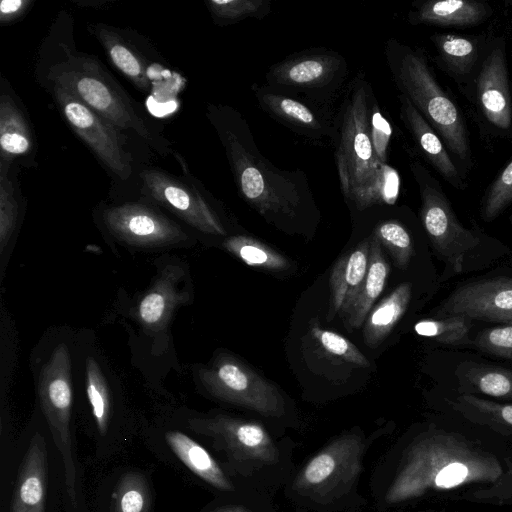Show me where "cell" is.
I'll return each mask as SVG.
<instances>
[{"mask_svg":"<svg viewBox=\"0 0 512 512\" xmlns=\"http://www.w3.org/2000/svg\"><path fill=\"white\" fill-rule=\"evenodd\" d=\"M73 24L61 12L52 25L37 57L38 83L62 86L122 132L136 134L161 156L172 154L169 141L98 57L77 49Z\"/></svg>","mask_w":512,"mask_h":512,"instance_id":"6da1fadb","label":"cell"},{"mask_svg":"<svg viewBox=\"0 0 512 512\" xmlns=\"http://www.w3.org/2000/svg\"><path fill=\"white\" fill-rule=\"evenodd\" d=\"M206 116L224 149L239 194L260 215L276 223L294 222L314 206L305 173L281 170L266 159L240 112L229 105L208 104Z\"/></svg>","mask_w":512,"mask_h":512,"instance_id":"7a4b0ae2","label":"cell"},{"mask_svg":"<svg viewBox=\"0 0 512 512\" xmlns=\"http://www.w3.org/2000/svg\"><path fill=\"white\" fill-rule=\"evenodd\" d=\"M410 168L420 192L423 228L444 263L441 281L484 269L510 254L497 239L462 225L441 185L421 163L413 161Z\"/></svg>","mask_w":512,"mask_h":512,"instance_id":"3957f363","label":"cell"},{"mask_svg":"<svg viewBox=\"0 0 512 512\" xmlns=\"http://www.w3.org/2000/svg\"><path fill=\"white\" fill-rule=\"evenodd\" d=\"M386 58L400 94L432 126L448 152L463 164H469L471 150L464 118L437 82L424 53L390 39L386 45Z\"/></svg>","mask_w":512,"mask_h":512,"instance_id":"277c9868","label":"cell"},{"mask_svg":"<svg viewBox=\"0 0 512 512\" xmlns=\"http://www.w3.org/2000/svg\"><path fill=\"white\" fill-rule=\"evenodd\" d=\"M371 88L364 79L354 82L344 100L338 123L336 165L344 196L358 207L384 179L391 167L374 153L368 123Z\"/></svg>","mask_w":512,"mask_h":512,"instance_id":"5b68a950","label":"cell"},{"mask_svg":"<svg viewBox=\"0 0 512 512\" xmlns=\"http://www.w3.org/2000/svg\"><path fill=\"white\" fill-rule=\"evenodd\" d=\"M65 122L117 185L133 184L137 167L126 134L62 86L43 82Z\"/></svg>","mask_w":512,"mask_h":512,"instance_id":"8992f818","label":"cell"},{"mask_svg":"<svg viewBox=\"0 0 512 512\" xmlns=\"http://www.w3.org/2000/svg\"><path fill=\"white\" fill-rule=\"evenodd\" d=\"M172 155L181 166L183 178L157 167L138 168L133 182L138 199L167 210L200 232L225 236V227L202 191L203 187L191 175L183 158L175 151Z\"/></svg>","mask_w":512,"mask_h":512,"instance_id":"52a82bcc","label":"cell"},{"mask_svg":"<svg viewBox=\"0 0 512 512\" xmlns=\"http://www.w3.org/2000/svg\"><path fill=\"white\" fill-rule=\"evenodd\" d=\"M38 394L53 441L62 457L67 494L75 506L77 468L70 430L73 390L71 358L66 344L57 345L43 366Z\"/></svg>","mask_w":512,"mask_h":512,"instance_id":"ba28073f","label":"cell"},{"mask_svg":"<svg viewBox=\"0 0 512 512\" xmlns=\"http://www.w3.org/2000/svg\"><path fill=\"white\" fill-rule=\"evenodd\" d=\"M199 378L205 389L220 400L264 416L284 413L285 402L277 387L235 357L219 355L209 367L200 369Z\"/></svg>","mask_w":512,"mask_h":512,"instance_id":"9c48e42d","label":"cell"},{"mask_svg":"<svg viewBox=\"0 0 512 512\" xmlns=\"http://www.w3.org/2000/svg\"><path fill=\"white\" fill-rule=\"evenodd\" d=\"M189 429L210 437L237 468L255 470L276 464L279 451L262 425L229 415L191 418Z\"/></svg>","mask_w":512,"mask_h":512,"instance_id":"30bf717a","label":"cell"},{"mask_svg":"<svg viewBox=\"0 0 512 512\" xmlns=\"http://www.w3.org/2000/svg\"><path fill=\"white\" fill-rule=\"evenodd\" d=\"M363 452L360 436H341L303 467L295 479L294 489L318 502L340 495L355 482Z\"/></svg>","mask_w":512,"mask_h":512,"instance_id":"8fae6325","label":"cell"},{"mask_svg":"<svg viewBox=\"0 0 512 512\" xmlns=\"http://www.w3.org/2000/svg\"><path fill=\"white\" fill-rule=\"evenodd\" d=\"M100 217L107 232L131 246L164 247L187 239L186 232L178 223L159 207L142 199L105 205Z\"/></svg>","mask_w":512,"mask_h":512,"instance_id":"7c38bea8","label":"cell"},{"mask_svg":"<svg viewBox=\"0 0 512 512\" xmlns=\"http://www.w3.org/2000/svg\"><path fill=\"white\" fill-rule=\"evenodd\" d=\"M89 31L112 65L140 92L152 94L160 82L168 81L169 71L161 57L136 32L105 23L90 24Z\"/></svg>","mask_w":512,"mask_h":512,"instance_id":"4fadbf2b","label":"cell"},{"mask_svg":"<svg viewBox=\"0 0 512 512\" xmlns=\"http://www.w3.org/2000/svg\"><path fill=\"white\" fill-rule=\"evenodd\" d=\"M452 315L512 325V275L475 278L458 285L435 308L432 317Z\"/></svg>","mask_w":512,"mask_h":512,"instance_id":"5bb4252c","label":"cell"},{"mask_svg":"<svg viewBox=\"0 0 512 512\" xmlns=\"http://www.w3.org/2000/svg\"><path fill=\"white\" fill-rule=\"evenodd\" d=\"M472 92L481 113L494 128L501 131L511 128L512 100L504 40L490 41Z\"/></svg>","mask_w":512,"mask_h":512,"instance_id":"9a60e30c","label":"cell"},{"mask_svg":"<svg viewBox=\"0 0 512 512\" xmlns=\"http://www.w3.org/2000/svg\"><path fill=\"white\" fill-rule=\"evenodd\" d=\"M346 70L344 58L320 50L289 57L273 65L266 74L268 86L276 90L314 91L339 81Z\"/></svg>","mask_w":512,"mask_h":512,"instance_id":"2e32d148","label":"cell"},{"mask_svg":"<svg viewBox=\"0 0 512 512\" xmlns=\"http://www.w3.org/2000/svg\"><path fill=\"white\" fill-rule=\"evenodd\" d=\"M37 151L32 123L10 83L0 82V168L32 167Z\"/></svg>","mask_w":512,"mask_h":512,"instance_id":"e0dca14e","label":"cell"},{"mask_svg":"<svg viewBox=\"0 0 512 512\" xmlns=\"http://www.w3.org/2000/svg\"><path fill=\"white\" fill-rule=\"evenodd\" d=\"M438 66L455 82L473 90L474 81L491 40L482 37L436 34L431 37Z\"/></svg>","mask_w":512,"mask_h":512,"instance_id":"ac0fdd59","label":"cell"},{"mask_svg":"<svg viewBox=\"0 0 512 512\" xmlns=\"http://www.w3.org/2000/svg\"><path fill=\"white\" fill-rule=\"evenodd\" d=\"M252 90L266 113L297 133L315 139L331 135L327 121L311 105L269 86L254 85Z\"/></svg>","mask_w":512,"mask_h":512,"instance_id":"d6986e66","label":"cell"},{"mask_svg":"<svg viewBox=\"0 0 512 512\" xmlns=\"http://www.w3.org/2000/svg\"><path fill=\"white\" fill-rule=\"evenodd\" d=\"M184 270L165 267L136 307V319L147 330L157 332L169 322L177 307L188 300L186 291L178 287Z\"/></svg>","mask_w":512,"mask_h":512,"instance_id":"ffe728a7","label":"cell"},{"mask_svg":"<svg viewBox=\"0 0 512 512\" xmlns=\"http://www.w3.org/2000/svg\"><path fill=\"white\" fill-rule=\"evenodd\" d=\"M47 476L46 443L35 434L20 465L10 512H44Z\"/></svg>","mask_w":512,"mask_h":512,"instance_id":"44dd1931","label":"cell"},{"mask_svg":"<svg viewBox=\"0 0 512 512\" xmlns=\"http://www.w3.org/2000/svg\"><path fill=\"white\" fill-rule=\"evenodd\" d=\"M398 99L400 117L426 160L453 187L465 189L466 181L436 131L404 95Z\"/></svg>","mask_w":512,"mask_h":512,"instance_id":"7402d4cb","label":"cell"},{"mask_svg":"<svg viewBox=\"0 0 512 512\" xmlns=\"http://www.w3.org/2000/svg\"><path fill=\"white\" fill-rule=\"evenodd\" d=\"M450 379L457 393L512 400V369L466 359L452 367Z\"/></svg>","mask_w":512,"mask_h":512,"instance_id":"603a6c76","label":"cell"},{"mask_svg":"<svg viewBox=\"0 0 512 512\" xmlns=\"http://www.w3.org/2000/svg\"><path fill=\"white\" fill-rule=\"evenodd\" d=\"M369 255L370 237L343 255L334 265L330 276L329 321L348 307L355 297L366 277Z\"/></svg>","mask_w":512,"mask_h":512,"instance_id":"cb8c5ba5","label":"cell"},{"mask_svg":"<svg viewBox=\"0 0 512 512\" xmlns=\"http://www.w3.org/2000/svg\"><path fill=\"white\" fill-rule=\"evenodd\" d=\"M491 13V7L485 2L440 0L420 4L409 13L408 19L412 24L471 27L485 21Z\"/></svg>","mask_w":512,"mask_h":512,"instance_id":"d4e9b609","label":"cell"},{"mask_svg":"<svg viewBox=\"0 0 512 512\" xmlns=\"http://www.w3.org/2000/svg\"><path fill=\"white\" fill-rule=\"evenodd\" d=\"M389 264L382 246L371 235L370 255L366 277L351 303L341 311L347 328H359L367 318L374 302L383 291L389 275Z\"/></svg>","mask_w":512,"mask_h":512,"instance_id":"484cf974","label":"cell"},{"mask_svg":"<svg viewBox=\"0 0 512 512\" xmlns=\"http://www.w3.org/2000/svg\"><path fill=\"white\" fill-rule=\"evenodd\" d=\"M165 441L176 457L203 481L222 491L234 490L215 459L194 439L178 430H170L165 433Z\"/></svg>","mask_w":512,"mask_h":512,"instance_id":"4316f807","label":"cell"},{"mask_svg":"<svg viewBox=\"0 0 512 512\" xmlns=\"http://www.w3.org/2000/svg\"><path fill=\"white\" fill-rule=\"evenodd\" d=\"M412 298V284L403 282L370 312L363 328V339L370 347H376L391 333L404 316Z\"/></svg>","mask_w":512,"mask_h":512,"instance_id":"83f0119b","label":"cell"},{"mask_svg":"<svg viewBox=\"0 0 512 512\" xmlns=\"http://www.w3.org/2000/svg\"><path fill=\"white\" fill-rule=\"evenodd\" d=\"M448 394L445 401L464 418L512 434V404L499 403L473 394Z\"/></svg>","mask_w":512,"mask_h":512,"instance_id":"f1b7e54d","label":"cell"},{"mask_svg":"<svg viewBox=\"0 0 512 512\" xmlns=\"http://www.w3.org/2000/svg\"><path fill=\"white\" fill-rule=\"evenodd\" d=\"M474 323L460 315L432 317L418 321L414 330L418 335L446 346L473 349Z\"/></svg>","mask_w":512,"mask_h":512,"instance_id":"f546056e","label":"cell"},{"mask_svg":"<svg viewBox=\"0 0 512 512\" xmlns=\"http://www.w3.org/2000/svg\"><path fill=\"white\" fill-rule=\"evenodd\" d=\"M224 248L251 267L281 271L289 267L288 259L265 243L246 235L228 237Z\"/></svg>","mask_w":512,"mask_h":512,"instance_id":"4dcf8cb0","label":"cell"},{"mask_svg":"<svg viewBox=\"0 0 512 512\" xmlns=\"http://www.w3.org/2000/svg\"><path fill=\"white\" fill-rule=\"evenodd\" d=\"M86 393L101 435H105L111 416V396L106 378L93 357L86 359Z\"/></svg>","mask_w":512,"mask_h":512,"instance_id":"1f68e13d","label":"cell"},{"mask_svg":"<svg viewBox=\"0 0 512 512\" xmlns=\"http://www.w3.org/2000/svg\"><path fill=\"white\" fill-rule=\"evenodd\" d=\"M15 168H0V250L4 253L16 230L21 194L14 179Z\"/></svg>","mask_w":512,"mask_h":512,"instance_id":"d6a6232c","label":"cell"},{"mask_svg":"<svg viewBox=\"0 0 512 512\" xmlns=\"http://www.w3.org/2000/svg\"><path fill=\"white\" fill-rule=\"evenodd\" d=\"M113 512H149L151 495L143 474L130 471L118 481L113 493Z\"/></svg>","mask_w":512,"mask_h":512,"instance_id":"836d02e7","label":"cell"},{"mask_svg":"<svg viewBox=\"0 0 512 512\" xmlns=\"http://www.w3.org/2000/svg\"><path fill=\"white\" fill-rule=\"evenodd\" d=\"M393 258L399 269H407L415 255L413 239L406 227L397 220L379 223L372 234Z\"/></svg>","mask_w":512,"mask_h":512,"instance_id":"e575fe53","label":"cell"},{"mask_svg":"<svg viewBox=\"0 0 512 512\" xmlns=\"http://www.w3.org/2000/svg\"><path fill=\"white\" fill-rule=\"evenodd\" d=\"M206 6L217 25H229L246 18H262L270 10L265 0H208Z\"/></svg>","mask_w":512,"mask_h":512,"instance_id":"d590c367","label":"cell"},{"mask_svg":"<svg viewBox=\"0 0 512 512\" xmlns=\"http://www.w3.org/2000/svg\"><path fill=\"white\" fill-rule=\"evenodd\" d=\"M512 203V160L496 176L481 202V216L490 222Z\"/></svg>","mask_w":512,"mask_h":512,"instance_id":"8d00e7d4","label":"cell"},{"mask_svg":"<svg viewBox=\"0 0 512 512\" xmlns=\"http://www.w3.org/2000/svg\"><path fill=\"white\" fill-rule=\"evenodd\" d=\"M473 349L489 356L512 360V325H493L473 335Z\"/></svg>","mask_w":512,"mask_h":512,"instance_id":"74e56055","label":"cell"},{"mask_svg":"<svg viewBox=\"0 0 512 512\" xmlns=\"http://www.w3.org/2000/svg\"><path fill=\"white\" fill-rule=\"evenodd\" d=\"M310 331L312 336L329 354L361 367L369 366V361L361 351L342 335L322 329L315 324L311 326Z\"/></svg>","mask_w":512,"mask_h":512,"instance_id":"f35d334b","label":"cell"},{"mask_svg":"<svg viewBox=\"0 0 512 512\" xmlns=\"http://www.w3.org/2000/svg\"><path fill=\"white\" fill-rule=\"evenodd\" d=\"M368 123L375 156L380 163L385 164L392 137V127L383 115L372 91L369 95Z\"/></svg>","mask_w":512,"mask_h":512,"instance_id":"ab89813d","label":"cell"},{"mask_svg":"<svg viewBox=\"0 0 512 512\" xmlns=\"http://www.w3.org/2000/svg\"><path fill=\"white\" fill-rule=\"evenodd\" d=\"M32 0H2L0 3V23L10 25L19 20L31 9Z\"/></svg>","mask_w":512,"mask_h":512,"instance_id":"60d3db41","label":"cell"},{"mask_svg":"<svg viewBox=\"0 0 512 512\" xmlns=\"http://www.w3.org/2000/svg\"><path fill=\"white\" fill-rule=\"evenodd\" d=\"M468 469L461 463H451L443 467L435 477V484L441 488H449L461 483L467 476Z\"/></svg>","mask_w":512,"mask_h":512,"instance_id":"b9f144b4","label":"cell"},{"mask_svg":"<svg viewBox=\"0 0 512 512\" xmlns=\"http://www.w3.org/2000/svg\"><path fill=\"white\" fill-rule=\"evenodd\" d=\"M248 510L242 506L228 505L220 507L212 512H247Z\"/></svg>","mask_w":512,"mask_h":512,"instance_id":"7bdbcfd3","label":"cell"},{"mask_svg":"<svg viewBox=\"0 0 512 512\" xmlns=\"http://www.w3.org/2000/svg\"><path fill=\"white\" fill-rule=\"evenodd\" d=\"M508 266H509V267H508L507 269H508V270H510V271H512V260L509 262Z\"/></svg>","mask_w":512,"mask_h":512,"instance_id":"ee69618b","label":"cell"},{"mask_svg":"<svg viewBox=\"0 0 512 512\" xmlns=\"http://www.w3.org/2000/svg\"><path fill=\"white\" fill-rule=\"evenodd\" d=\"M247 512H250V511H247Z\"/></svg>","mask_w":512,"mask_h":512,"instance_id":"f6af8a7d","label":"cell"}]
</instances>
